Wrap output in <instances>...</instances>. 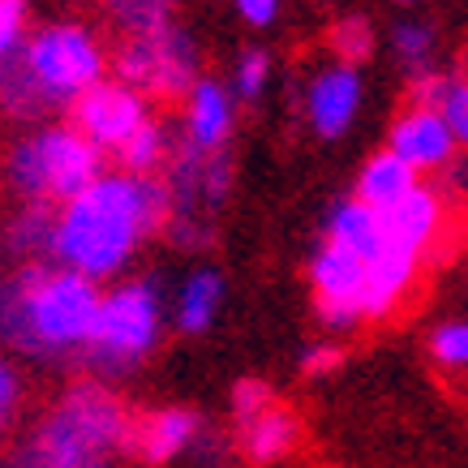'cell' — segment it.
I'll return each mask as SVG.
<instances>
[{"label": "cell", "instance_id": "2e32d148", "mask_svg": "<svg viewBox=\"0 0 468 468\" xmlns=\"http://www.w3.org/2000/svg\"><path fill=\"white\" fill-rule=\"evenodd\" d=\"M224 310V275L215 267H198L194 275H185L181 292H176V310L172 323L181 335H207Z\"/></svg>", "mask_w": 468, "mask_h": 468}, {"label": "cell", "instance_id": "d6a6232c", "mask_svg": "<svg viewBox=\"0 0 468 468\" xmlns=\"http://www.w3.org/2000/svg\"><path fill=\"white\" fill-rule=\"evenodd\" d=\"M404 5H409V0H404Z\"/></svg>", "mask_w": 468, "mask_h": 468}, {"label": "cell", "instance_id": "e0dca14e", "mask_svg": "<svg viewBox=\"0 0 468 468\" xmlns=\"http://www.w3.org/2000/svg\"><path fill=\"white\" fill-rule=\"evenodd\" d=\"M421 176L404 164L399 155L391 151H378V155H369L356 172V202H366L374 211H387L391 202H399L409 189H417Z\"/></svg>", "mask_w": 468, "mask_h": 468}, {"label": "cell", "instance_id": "52a82bcc", "mask_svg": "<svg viewBox=\"0 0 468 468\" xmlns=\"http://www.w3.org/2000/svg\"><path fill=\"white\" fill-rule=\"evenodd\" d=\"M116 82L133 86L143 100H185L202 78V52L194 35L176 22L146 35H129L112 57Z\"/></svg>", "mask_w": 468, "mask_h": 468}, {"label": "cell", "instance_id": "9c48e42d", "mask_svg": "<svg viewBox=\"0 0 468 468\" xmlns=\"http://www.w3.org/2000/svg\"><path fill=\"white\" fill-rule=\"evenodd\" d=\"M69 125L82 133L90 146H100L103 155L108 151H116V146L125 143L133 129L143 125L146 116H151V108H146V100L133 90V86L125 82H95L90 90H82L78 100L69 103Z\"/></svg>", "mask_w": 468, "mask_h": 468}, {"label": "cell", "instance_id": "ac0fdd59", "mask_svg": "<svg viewBox=\"0 0 468 468\" xmlns=\"http://www.w3.org/2000/svg\"><path fill=\"white\" fill-rule=\"evenodd\" d=\"M52 228H57V211L48 202H27L9 219V228H5V245L22 262H48V254H52Z\"/></svg>", "mask_w": 468, "mask_h": 468}, {"label": "cell", "instance_id": "cb8c5ba5", "mask_svg": "<svg viewBox=\"0 0 468 468\" xmlns=\"http://www.w3.org/2000/svg\"><path fill=\"white\" fill-rule=\"evenodd\" d=\"M271 82V52L267 48H245L237 57V73H232V95L245 103H254Z\"/></svg>", "mask_w": 468, "mask_h": 468}, {"label": "cell", "instance_id": "6da1fadb", "mask_svg": "<svg viewBox=\"0 0 468 468\" xmlns=\"http://www.w3.org/2000/svg\"><path fill=\"white\" fill-rule=\"evenodd\" d=\"M172 219V194L164 176H133V172H103L100 181L82 189L57 211L52 254L65 271L86 280H112L129 267L155 232Z\"/></svg>", "mask_w": 468, "mask_h": 468}, {"label": "cell", "instance_id": "f1b7e54d", "mask_svg": "<svg viewBox=\"0 0 468 468\" xmlns=\"http://www.w3.org/2000/svg\"><path fill=\"white\" fill-rule=\"evenodd\" d=\"M344 366V348L335 340H318V344H305L301 348V378H331L335 369Z\"/></svg>", "mask_w": 468, "mask_h": 468}, {"label": "cell", "instance_id": "4fadbf2b", "mask_svg": "<svg viewBox=\"0 0 468 468\" xmlns=\"http://www.w3.org/2000/svg\"><path fill=\"white\" fill-rule=\"evenodd\" d=\"M378 215H383V241L421 258L442 228V194H434L430 185H417Z\"/></svg>", "mask_w": 468, "mask_h": 468}, {"label": "cell", "instance_id": "d4e9b609", "mask_svg": "<svg viewBox=\"0 0 468 468\" xmlns=\"http://www.w3.org/2000/svg\"><path fill=\"white\" fill-rule=\"evenodd\" d=\"M271 404H275V391L262 378H237L232 383V421H237V430L250 426L254 417H262Z\"/></svg>", "mask_w": 468, "mask_h": 468}, {"label": "cell", "instance_id": "ba28073f", "mask_svg": "<svg viewBox=\"0 0 468 468\" xmlns=\"http://www.w3.org/2000/svg\"><path fill=\"white\" fill-rule=\"evenodd\" d=\"M202 439H207V421L189 404H164V409H151V412H133L125 464L168 468L176 460H185L189 452H198Z\"/></svg>", "mask_w": 468, "mask_h": 468}, {"label": "cell", "instance_id": "277c9868", "mask_svg": "<svg viewBox=\"0 0 468 468\" xmlns=\"http://www.w3.org/2000/svg\"><path fill=\"white\" fill-rule=\"evenodd\" d=\"M108 57L78 22H48L0 65V108L9 116H43L69 108L82 90L103 82Z\"/></svg>", "mask_w": 468, "mask_h": 468}, {"label": "cell", "instance_id": "83f0119b", "mask_svg": "<svg viewBox=\"0 0 468 468\" xmlns=\"http://www.w3.org/2000/svg\"><path fill=\"white\" fill-rule=\"evenodd\" d=\"M22 396H27V387H22V374L9 356L0 353V439L14 430L17 412H22Z\"/></svg>", "mask_w": 468, "mask_h": 468}, {"label": "cell", "instance_id": "4dcf8cb0", "mask_svg": "<svg viewBox=\"0 0 468 468\" xmlns=\"http://www.w3.org/2000/svg\"><path fill=\"white\" fill-rule=\"evenodd\" d=\"M232 9L241 17L245 27H271L275 17H280V0H232Z\"/></svg>", "mask_w": 468, "mask_h": 468}, {"label": "cell", "instance_id": "7c38bea8", "mask_svg": "<svg viewBox=\"0 0 468 468\" xmlns=\"http://www.w3.org/2000/svg\"><path fill=\"white\" fill-rule=\"evenodd\" d=\"M387 151L399 155L421 176V172H442V164L455 155V143H452V133H447L439 112H430V108H404V112L391 121Z\"/></svg>", "mask_w": 468, "mask_h": 468}, {"label": "cell", "instance_id": "ffe728a7", "mask_svg": "<svg viewBox=\"0 0 468 468\" xmlns=\"http://www.w3.org/2000/svg\"><path fill=\"white\" fill-rule=\"evenodd\" d=\"M100 5L108 22L129 39V35H146V30L168 27L181 0H100Z\"/></svg>", "mask_w": 468, "mask_h": 468}, {"label": "cell", "instance_id": "5b68a950", "mask_svg": "<svg viewBox=\"0 0 468 468\" xmlns=\"http://www.w3.org/2000/svg\"><path fill=\"white\" fill-rule=\"evenodd\" d=\"M159 340H164V288L155 275L143 280H121L100 297L95 310V326L86 335V348L78 356V366L86 369V378H129L133 369H143L155 356Z\"/></svg>", "mask_w": 468, "mask_h": 468}, {"label": "cell", "instance_id": "5bb4252c", "mask_svg": "<svg viewBox=\"0 0 468 468\" xmlns=\"http://www.w3.org/2000/svg\"><path fill=\"white\" fill-rule=\"evenodd\" d=\"M301 442V421L297 412H288L284 404H271L262 417H254L250 426H241L237 434V452L250 468H271L284 464L288 455L297 452Z\"/></svg>", "mask_w": 468, "mask_h": 468}, {"label": "cell", "instance_id": "30bf717a", "mask_svg": "<svg viewBox=\"0 0 468 468\" xmlns=\"http://www.w3.org/2000/svg\"><path fill=\"white\" fill-rule=\"evenodd\" d=\"M361 112V73L353 65L331 60L310 78L305 86V121L323 143H335L356 125Z\"/></svg>", "mask_w": 468, "mask_h": 468}, {"label": "cell", "instance_id": "484cf974", "mask_svg": "<svg viewBox=\"0 0 468 468\" xmlns=\"http://www.w3.org/2000/svg\"><path fill=\"white\" fill-rule=\"evenodd\" d=\"M439 116H442V125H447V133H452V143L468 151V78L464 82L452 78V86H447V95L439 103Z\"/></svg>", "mask_w": 468, "mask_h": 468}, {"label": "cell", "instance_id": "7402d4cb", "mask_svg": "<svg viewBox=\"0 0 468 468\" xmlns=\"http://www.w3.org/2000/svg\"><path fill=\"white\" fill-rule=\"evenodd\" d=\"M391 52L409 69V78L434 69V30L426 22H399L396 35H391Z\"/></svg>", "mask_w": 468, "mask_h": 468}, {"label": "cell", "instance_id": "d6986e66", "mask_svg": "<svg viewBox=\"0 0 468 468\" xmlns=\"http://www.w3.org/2000/svg\"><path fill=\"white\" fill-rule=\"evenodd\" d=\"M168 151H172V133L159 125L155 116H146L143 125L133 129L112 155H116V164H121V172H133V176H155V172L168 164Z\"/></svg>", "mask_w": 468, "mask_h": 468}, {"label": "cell", "instance_id": "1f68e13d", "mask_svg": "<svg viewBox=\"0 0 468 468\" xmlns=\"http://www.w3.org/2000/svg\"><path fill=\"white\" fill-rule=\"evenodd\" d=\"M442 185H447L452 194H468V151L464 155H452L442 164Z\"/></svg>", "mask_w": 468, "mask_h": 468}, {"label": "cell", "instance_id": "8fae6325", "mask_svg": "<svg viewBox=\"0 0 468 468\" xmlns=\"http://www.w3.org/2000/svg\"><path fill=\"white\" fill-rule=\"evenodd\" d=\"M232 129H237V95H232V86L202 73L198 82L189 86V95H185L181 138L189 146H198V151H228Z\"/></svg>", "mask_w": 468, "mask_h": 468}, {"label": "cell", "instance_id": "3957f363", "mask_svg": "<svg viewBox=\"0 0 468 468\" xmlns=\"http://www.w3.org/2000/svg\"><path fill=\"white\" fill-rule=\"evenodd\" d=\"M133 409L100 378L65 387L17 442L0 447V468H116L125 460Z\"/></svg>", "mask_w": 468, "mask_h": 468}, {"label": "cell", "instance_id": "603a6c76", "mask_svg": "<svg viewBox=\"0 0 468 468\" xmlns=\"http://www.w3.org/2000/svg\"><path fill=\"white\" fill-rule=\"evenodd\" d=\"M430 361L439 369H468V318H447L430 331Z\"/></svg>", "mask_w": 468, "mask_h": 468}, {"label": "cell", "instance_id": "4316f807", "mask_svg": "<svg viewBox=\"0 0 468 468\" xmlns=\"http://www.w3.org/2000/svg\"><path fill=\"white\" fill-rule=\"evenodd\" d=\"M30 0H0V65L27 43Z\"/></svg>", "mask_w": 468, "mask_h": 468}, {"label": "cell", "instance_id": "f546056e", "mask_svg": "<svg viewBox=\"0 0 468 468\" xmlns=\"http://www.w3.org/2000/svg\"><path fill=\"white\" fill-rule=\"evenodd\" d=\"M447 86H452V78H447V73H439V69L412 73V78H409V108H430V112H439Z\"/></svg>", "mask_w": 468, "mask_h": 468}, {"label": "cell", "instance_id": "44dd1931", "mask_svg": "<svg viewBox=\"0 0 468 468\" xmlns=\"http://www.w3.org/2000/svg\"><path fill=\"white\" fill-rule=\"evenodd\" d=\"M326 43H331V52H335V60L340 65H366L369 57H374V27H369V17H361V14H348V17H340L335 27L326 30Z\"/></svg>", "mask_w": 468, "mask_h": 468}, {"label": "cell", "instance_id": "7a4b0ae2", "mask_svg": "<svg viewBox=\"0 0 468 468\" xmlns=\"http://www.w3.org/2000/svg\"><path fill=\"white\" fill-rule=\"evenodd\" d=\"M103 288L57 262H22L0 280V348L43 366L78 361Z\"/></svg>", "mask_w": 468, "mask_h": 468}, {"label": "cell", "instance_id": "8992f818", "mask_svg": "<svg viewBox=\"0 0 468 468\" xmlns=\"http://www.w3.org/2000/svg\"><path fill=\"white\" fill-rule=\"evenodd\" d=\"M103 176V151L90 146L73 125H48L9 146L5 181L22 202L65 207Z\"/></svg>", "mask_w": 468, "mask_h": 468}, {"label": "cell", "instance_id": "9a60e30c", "mask_svg": "<svg viewBox=\"0 0 468 468\" xmlns=\"http://www.w3.org/2000/svg\"><path fill=\"white\" fill-rule=\"evenodd\" d=\"M323 241L340 245V250L356 254L361 262H369V258H378V250H383V215L356 198H340L326 211Z\"/></svg>", "mask_w": 468, "mask_h": 468}]
</instances>
